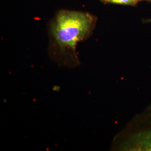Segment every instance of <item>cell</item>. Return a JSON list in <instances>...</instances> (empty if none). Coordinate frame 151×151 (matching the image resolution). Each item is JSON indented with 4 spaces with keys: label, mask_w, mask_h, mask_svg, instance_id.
<instances>
[{
    "label": "cell",
    "mask_w": 151,
    "mask_h": 151,
    "mask_svg": "<svg viewBox=\"0 0 151 151\" xmlns=\"http://www.w3.org/2000/svg\"><path fill=\"white\" fill-rule=\"evenodd\" d=\"M97 20L96 17L87 12L66 9L57 12L47 24L50 59L61 66L78 65L76 45L92 35Z\"/></svg>",
    "instance_id": "1"
},
{
    "label": "cell",
    "mask_w": 151,
    "mask_h": 151,
    "mask_svg": "<svg viewBox=\"0 0 151 151\" xmlns=\"http://www.w3.org/2000/svg\"><path fill=\"white\" fill-rule=\"evenodd\" d=\"M142 118L144 119V129L138 136L139 143V150L151 151V105L144 112Z\"/></svg>",
    "instance_id": "2"
},
{
    "label": "cell",
    "mask_w": 151,
    "mask_h": 151,
    "mask_svg": "<svg viewBox=\"0 0 151 151\" xmlns=\"http://www.w3.org/2000/svg\"><path fill=\"white\" fill-rule=\"evenodd\" d=\"M151 2V0H108V4L136 6L140 2Z\"/></svg>",
    "instance_id": "3"
},
{
    "label": "cell",
    "mask_w": 151,
    "mask_h": 151,
    "mask_svg": "<svg viewBox=\"0 0 151 151\" xmlns=\"http://www.w3.org/2000/svg\"><path fill=\"white\" fill-rule=\"evenodd\" d=\"M143 22L144 23H151V19H144L143 20Z\"/></svg>",
    "instance_id": "4"
},
{
    "label": "cell",
    "mask_w": 151,
    "mask_h": 151,
    "mask_svg": "<svg viewBox=\"0 0 151 151\" xmlns=\"http://www.w3.org/2000/svg\"><path fill=\"white\" fill-rule=\"evenodd\" d=\"M99 1H100L101 2H102L104 3V4H108V0H99Z\"/></svg>",
    "instance_id": "5"
}]
</instances>
